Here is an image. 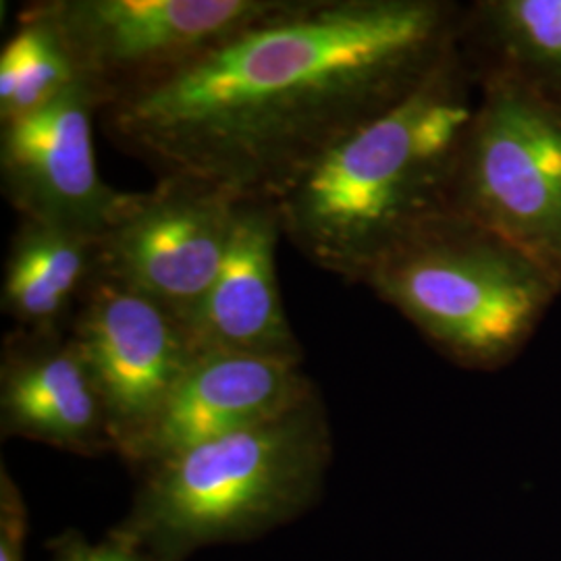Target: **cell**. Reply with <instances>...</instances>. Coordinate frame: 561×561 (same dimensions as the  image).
Masks as SVG:
<instances>
[{"label":"cell","instance_id":"6","mask_svg":"<svg viewBox=\"0 0 561 561\" xmlns=\"http://www.w3.org/2000/svg\"><path fill=\"white\" fill-rule=\"evenodd\" d=\"M291 0H36L106 104L161 81L287 9Z\"/></svg>","mask_w":561,"mask_h":561},{"label":"cell","instance_id":"14","mask_svg":"<svg viewBox=\"0 0 561 561\" xmlns=\"http://www.w3.org/2000/svg\"><path fill=\"white\" fill-rule=\"evenodd\" d=\"M460 48L474 76H507L561 104V0H477Z\"/></svg>","mask_w":561,"mask_h":561},{"label":"cell","instance_id":"10","mask_svg":"<svg viewBox=\"0 0 561 561\" xmlns=\"http://www.w3.org/2000/svg\"><path fill=\"white\" fill-rule=\"evenodd\" d=\"M300 364L241 354L196 356L123 460L146 470L202 443L279 419L317 396Z\"/></svg>","mask_w":561,"mask_h":561},{"label":"cell","instance_id":"13","mask_svg":"<svg viewBox=\"0 0 561 561\" xmlns=\"http://www.w3.org/2000/svg\"><path fill=\"white\" fill-rule=\"evenodd\" d=\"M101 273V236L20 219L4 261L2 314L21 331H69Z\"/></svg>","mask_w":561,"mask_h":561},{"label":"cell","instance_id":"17","mask_svg":"<svg viewBox=\"0 0 561 561\" xmlns=\"http://www.w3.org/2000/svg\"><path fill=\"white\" fill-rule=\"evenodd\" d=\"M53 561H161L140 549H134L125 542H92L83 541L78 535H71L57 545Z\"/></svg>","mask_w":561,"mask_h":561},{"label":"cell","instance_id":"8","mask_svg":"<svg viewBox=\"0 0 561 561\" xmlns=\"http://www.w3.org/2000/svg\"><path fill=\"white\" fill-rule=\"evenodd\" d=\"M106 99L81 80L41 108L0 123V187L20 219L102 236L129 192L102 180L94 121Z\"/></svg>","mask_w":561,"mask_h":561},{"label":"cell","instance_id":"5","mask_svg":"<svg viewBox=\"0 0 561 561\" xmlns=\"http://www.w3.org/2000/svg\"><path fill=\"white\" fill-rule=\"evenodd\" d=\"M449 213L518 245L561 283V104L479 76Z\"/></svg>","mask_w":561,"mask_h":561},{"label":"cell","instance_id":"15","mask_svg":"<svg viewBox=\"0 0 561 561\" xmlns=\"http://www.w3.org/2000/svg\"><path fill=\"white\" fill-rule=\"evenodd\" d=\"M81 80L59 32L21 7L0 53V123L41 108Z\"/></svg>","mask_w":561,"mask_h":561},{"label":"cell","instance_id":"12","mask_svg":"<svg viewBox=\"0 0 561 561\" xmlns=\"http://www.w3.org/2000/svg\"><path fill=\"white\" fill-rule=\"evenodd\" d=\"M0 431L80 456L117 454L99 385L69 331L13 329L4 337Z\"/></svg>","mask_w":561,"mask_h":561},{"label":"cell","instance_id":"11","mask_svg":"<svg viewBox=\"0 0 561 561\" xmlns=\"http://www.w3.org/2000/svg\"><path fill=\"white\" fill-rule=\"evenodd\" d=\"M280 238L275 202H240L219 275L183 324L194 358L241 354L301 362L300 343L280 298Z\"/></svg>","mask_w":561,"mask_h":561},{"label":"cell","instance_id":"7","mask_svg":"<svg viewBox=\"0 0 561 561\" xmlns=\"http://www.w3.org/2000/svg\"><path fill=\"white\" fill-rule=\"evenodd\" d=\"M240 202L187 178H159L148 192H129L101 236L102 277L157 301L185 324L219 275Z\"/></svg>","mask_w":561,"mask_h":561},{"label":"cell","instance_id":"3","mask_svg":"<svg viewBox=\"0 0 561 561\" xmlns=\"http://www.w3.org/2000/svg\"><path fill=\"white\" fill-rule=\"evenodd\" d=\"M331 431L319 393L279 419L202 443L144 472L115 539L161 561L245 541L321 493Z\"/></svg>","mask_w":561,"mask_h":561},{"label":"cell","instance_id":"9","mask_svg":"<svg viewBox=\"0 0 561 561\" xmlns=\"http://www.w3.org/2000/svg\"><path fill=\"white\" fill-rule=\"evenodd\" d=\"M69 333L99 385L115 449L125 458L194 362L185 329L157 301L101 275Z\"/></svg>","mask_w":561,"mask_h":561},{"label":"cell","instance_id":"4","mask_svg":"<svg viewBox=\"0 0 561 561\" xmlns=\"http://www.w3.org/2000/svg\"><path fill=\"white\" fill-rule=\"evenodd\" d=\"M364 285L447 360L482 373L516 360L561 296L533 256L454 213L422 225Z\"/></svg>","mask_w":561,"mask_h":561},{"label":"cell","instance_id":"2","mask_svg":"<svg viewBox=\"0 0 561 561\" xmlns=\"http://www.w3.org/2000/svg\"><path fill=\"white\" fill-rule=\"evenodd\" d=\"M479 80L456 48L408 96L327 148L275 201L283 238L322 271L366 283L449 213Z\"/></svg>","mask_w":561,"mask_h":561},{"label":"cell","instance_id":"16","mask_svg":"<svg viewBox=\"0 0 561 561\" xmlns=\"http://www.w3.org/2000/svg\"><path fill=\"white\" fill-rule=\"evenodd\" d=\"M27 514L20 489L7 468L0 470V561L23 560Z\"/></svg>","mask_w":561,"mask_h":561},{"label":"cell","instance_id":"1","mask_svg":"<svg viewBox=\"0 0 561 561\" xmlns=\"http://www.w3.org/2000/svg\"><path fill=\"white\" fill-rule=\"evenodd\" d=\"M449 0H291L180 71L102 108L159 178L275 202L327 148L408 96L460 41Z\"/></svg>","mask_w":561,"mask_h":561}]
</instances>
